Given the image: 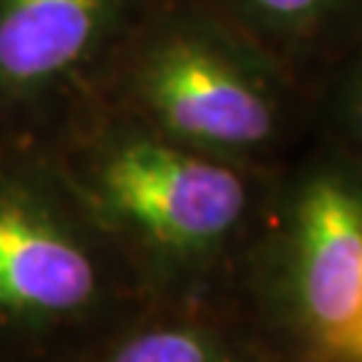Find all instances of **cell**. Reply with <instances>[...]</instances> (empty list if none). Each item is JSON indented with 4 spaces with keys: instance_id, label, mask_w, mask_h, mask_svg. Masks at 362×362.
<instances>
[{
    "instance_id": "7",
    "label": "cell",
    "mask_w": 362,
    "mask_h": 362,
    "mask_svg": "<svg viewBox=\"0 0 362 362\" xmlns=\"http://www.w3.org/2000/svg\"><path fill=\"white\" fill-rule=\"evenodd\" d=\"M317 89L362 38V0H202Z\"/></svg>"
},
{
    "instance_id": "3",
    "label": "cell",
    "mask_w": 362,
    "mask_h": 362,
    "mask_svg": "<svg viewBox=\"0 0 362 362\" xmlns=\"http://www.w3.org/2000/svg\"><path fill=\"white\" fill-rule=\"evenodd\" d=\"M228 298L269 362H362V167L309 140L276 169Z\"/></svg>"
},
{
    "instance_id": "2",
    "label": "cell",
    "mask_w": 362,
    "mask_h": 362,
    "mask_svg": "<svg viewBox=\"0 0 362 362\" xmlns=\"http://www.w3.org/2000/svg\"><path fill=\"white\" fill-rule=\"evenodd\" d=\"M317 89L202 0H158L100 105L199 153L276 172L311 140Z\"/></svg>"
},
{
    "instance_id": "4",
    "label": "cell",
    "mask_w": 362,
    "mask_h": 362,
    "mask_svg": "<svg viewBox=\"0 0 362 362\" xmlns=\"http://www.w3.org/2000/svg\"><path fill=\"white\" fill-rule=\"evenodd\" d=\"M153 298L46 151H0V362H78Z\"/></svg>"
},
{
    "instance_id": "1",
    "label": "cell",
    "mask_w": 362,
    "mask_h": 362,
    "mask_svg": "<svg viewBox=\"0 0 362 362\" xmlns=\"http://www.w3.org/2000/svg\"><path fill=\"white\" fill-rule=\"evenodd\" d=\"M153 300L228 296L276 172L94 107L46 151Z\"/></svg>"
},
{
    "instance_id": "8",
    "label": "cell",
    "mask_w": 362,
    "mask_h": 362,
    "mask_svg": "<svg viewBox=\"0 0 362 362\" xmlns=\"http://www.w3.org/2000/svg\"><path fill=\"white\" fill-rule=\"evenodd\" d=\"M311 140L362 167V38L317 83Z\"/></svg>"
},
{
    "instance_id": "6",
    "label": "cell",
    "mask_w": 362,
    "mask_h": 362,
    "mask_svg": "<svg viewBox=\"0 0 362 362\" xmlns=\"http://www.w3.org/2000/svg\"><path fill=\"white\" fill-rule=\"evenodd\" d=\"M78 362H269L228 296L148 300Z\"/></svg>"
},
{
    "instance_id": "5",
    "label": "cell",
    "mask_w": 362,
    "mask_h": 362,
    "mask_svg": "<svg viewBox=\"0 0 362 362\" xmlns=\"http://www.w3.org/2000/svg\"><path fill=\"white\" fill-rule=\"evenodd\" d=\"M158 0H0V151H49L100 105Z\"/></svg>"
}]
</instances>
